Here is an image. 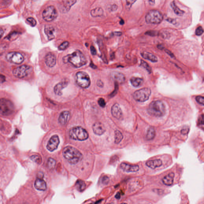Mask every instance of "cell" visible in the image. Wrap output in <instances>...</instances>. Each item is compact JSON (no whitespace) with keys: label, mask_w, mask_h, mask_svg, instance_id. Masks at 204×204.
<instances>
[{"label":"cell","mask_w":204,"mask_h":204,"mask_svg":"<svg viewBox=\"0 0 204 204\" xmlns=\"http://www.w3.org/2000/svg\"><path fill=\"white\" fill-rule=\"evenodd\" d=\"M19 33H16V32H13V33L11 34H10V35L8 36V38L9 40H11V39H13L14 37L16 38V37L19 35Z\"/></svg>","instance_id":"obj_43"},{"label":"cell","mask_w":204,"mask_h":204,"mask_svg":"<svg viewBox=\"0 0 204 204\" xmlns=\"http://www.w3.org/2000/svg\"><path fill=\"white\" fill-rule=\"evenodd\" d=\"M70 137L75 140L84 141L88 138L89 135L87 131L80 126L75 127L69 131Z\"/></svg>","instance_id":"obj_4"},{"label":"cell","mask_w":204,"mask_h":204,"mask_svg":"<svg viewBox=\"0 0 204 204\" xmlns=\"http://www.w3.org/2000/svg\"><path fill=\"white\" fill-rule=\"evenodd\" d=\"M120 168L124 171L127 173L136 172L139 169V167L138 165H133L125 163H122L120 165Z\"/></svg>","instance_id":"obj_14"},{"label":"cell","mask_w":204,"mask_h":204,"mask_svg":"<svg viewBox=\"0 0 204 204\" xmlns=\"http://www.w3.org/2000/svg\"><path fill=\"white\" fill-rule=\"evenodd\" d=\"M70 118V113L68 111H64L61 113L59 117V122L63 125L67 124Z\"/></svg>","instance_id":"obj_21"},{"label":"cell","mask_w":204,"mask_h":204,"mask_svg":"<svg viewBox=\"0 0 204 204\" xmlns=\"http://www.w3.org/2000/svg\"><path fill=\"white\" fill-rule=\"evenodd\" d=\"M0 32H1V38L2 37V36H3V34H4V32L3 30H2V29H1V31H0Z\"/></svg>","instance_id":"obj_57"},{"label":"cell","mask_w":204,"mask_h":204,"mask_svg":"<svg viewBox=\"0 0 204 204\" xmlns=\"http://www.w3.org/2000/svg\"><path fill=\"white\" fill-rule=\"evenodd\" d=\"M141 55L143 58L149 60L153 62H157V58L156 55H154L151 53L147 52H143L141 54Z\"/></svg>","instance_id":"obj_24"},{"label":"cell","mask_w":204,"mask_h":204,"mask_svg":"<svg viewBox=\"0 0 204 204\" xmlns=\"http://www.w3.org/2000/svg\"><path fill=\"white\" fill-rule=\"evenodd\" d=\"M8 61L16 64H20L24 62V57L19 52H11L8 53L6 56Z\"/></svg>","instance_id":"obj_11"},{"label":"cell","mask_w":204,"mask_h":204,"mask_svg":"<svg viewBox=\"0 0 204 204\" xmlns=\"http://www.w3.org/2000/svg\"><path fill=\"white\" fill-rule=\"evenodd\" d=\"M63 62H69L73 66L79 68L87 63V60L84 55L80 50H77L72 54L63 57Z\"/></svg>","instance_id":"obj_1"},{"label":"cell","mask_w":204,"mask_h":204,"mask_svg":"<svg viewBox=\"0 0 204 204\" xmlns=\"http://www.w3.org/2000/svg\"><path fill=\"white\" fill-rule=\"evenodd\" d=\"M197 124L198 128L204 131V114H201L199 116Z\"/></svg>","instance_id":"obj_32"},{"label":"cell","mask_w":204,"mask_h":204,"mask_svg":"<svg viewBox=\"0 0 204 204\" xmlns=\"http://www.w3.org/2000/svg\"><path fill=\"white\" fill-rule=\"evenodd\" d=\"M163 19L162 14L157 10L150 11L146 15L145 20L147 23L157 24L160 23Z\"/></svg>","instance_id":"obj_5"},{"label":"cell","mask_w":204,"mask_h":204,"mask_svg":"<svg viewBox=\"0 0 204 204\" xmlns=\"http://www.w3.org/2000/svg\"><path fill=\"white\" fill-rule=\"evenodd\" d=\"M195 99L198 103L204 106V97L201 96H198L196 97Z\"/></svg>","instance_id":"obj_38"},{"label":"cell","mask_w":204,"mask_h":204,"mask_svg":"<svg viewBox=\"0 0 204 204\" xmlns=\"http://www.w3.org/2000/svg\"><path fill=\"white\" fill-rule=\"evenodd\" d=\"M77 2V0H64L63 2V6L64 10L66 11H69L71 7Z\"/></svg>","instance_id":"obj_26"},{"label":"cell","mask_w":204,"mask_h":204,"mask_svg":"<svg viewBox=\"0 0 204 204\" xmlns=\"http://www.w3.org/2000/svg\"><path fill=\"white\" fill-rule=\"evenodd\" d=\"M45 62L47 66L49 67H53L56 64V57L52 53H48L45 58Z\"/></svg>","instance_id":"obj_17"},{"label":"cell","mask_w":204,"mask_h":204,"mask_svg":"<svg viewBox=\"0 0 204 204\" xmlns=\"http://www.w3.org/2000/svg\"><path fill=\"white\" fill-rule=\"evenodd\" d=\"M123 138V136L122 133L118 131L117 130L114 132V142L116 144H118L121 142Z\"/></svg>","instance_id":"obj_29"},{"label":"cell","mask_w":204,"mask_h":204,"mask_svg":"<svg viewBox=\"0 0 204 204\" xmlns=\"http://www.w3.org/2000/svg\"><path fill=\"white\" fill-rule=\"evenodd\" d=\"M98 104L101 107L104 108L106 105V102L105 101V99L103 98H100L98 100Z\"/></svg>","instance_id":"obj_39"},{"label":"cell","mask_w":204,"mask_h":204,"mask_svg":"<svg viewBox=\"0 0 204 204\" xmlns=\"http://www.w3.org/2000/svg\"><path fill=\"white\" fill-rule=\"evenodd\" d=\"M109 179L108 177L106 176H105L103 177L102 180L103 184H104V185H107L109 183Z\"/></svg>","instance_id":"obj_42"},{"label":"cell","mask_w":204,"mask_h":204,"mask_svg":"<svg viewBox=\"0 0 204 204\" xmlns=\"http://www.w3.org/2000/svg\"><path fill=\"white\" fill-rule=\"evenodd\" d=\"M163 164V161L161 159H156L148 161L146 163V165L152 169L160 168Z\"/></svg>","instance_id":"obj_20"},{"label":"cell","mask_w":204,"mask_h":204,"mask_svg":"<svg viewBox=\"0 0 204 204\" xmlns=\"http://www.w3.org/2000/svg\"><path fill=\"white\" fill-rule=\"evenodd\" d=\"M146 34L149 35V36H157L158 34V33L156 31H154V30H151V31H147L146 33Z\"/></svg>","instance_id":"obj_41"},{"label":"cell","mask_w":204,"mask_h":204,"mask_svg":"<svg viewBox=\"0 0 204 204\" xmlns=\"http://www.w3.org/2000/svg\"><path fill=\"white\" fill-rule=\"evenodd\" d=\"M115 197H116V198H117V199H120V193L118 192V193H117L116 196H115Z\"/></svg>","instance_id":"obj_52"},{"label":"cell","mask_w":204,"mask_h":204,"mask_svg":"<svg viewBox=\"0 0 204 204\" xmlns=\"http://www.w3.org/2000/svg\"><path fill=\"white\" fill-rule=\"evenodd\" d=\"M156 136V131L154 128L150 127L148 128L147 132V140H152L154 139Z\"/></svg>","instance_id":"obj_28"},{"label":"cell","mask_w":204,"mask_h":204,"mask_svg":"<svg viewBox=\"0 0 204 204\" xmlns=\"http://www.w3.org/2000/svg\"><path fill=\"white\" fill-rule=\"evenodd\" d=\"M111 113L114 117L118 120L122 119L123 116L122 110L118 103H115L111 108Z\"/></svg>","instance_id":"obj_16"},{"label":"cell","mask_w":204,"mask_h":204,"mask_svg":"<svg viewBox=\"0 0 204 204\" xmlns=\"http://www.w3.org/2000/svg\"><path fill=\"white\" fill-rule=\"evenodd\" d=\"M69 43L68 41H65L63 42L59 46L58 49L59 50H64L66 49L68 46H69Z\"/></svg>","instance_id":"obj_35"},{"label":"cell","mask_w":204,"mask_h":204,"mask_svg":"<svg viewBox=\"0 0 204 204\" xmlns=\"http://www.w3.org/2000/svg\"><path fill=\"white\" fill-rule=\"evenodd\" d=\"M141 66L144 67L149 73H151L152 70L151 67H150L149 64L143 60H141Z\"/></svg>","instance_id":"obj_34"},{"label":"cell","mask_w":204,"mask_h":204,"mask_svg":"<svg viewBox=\"0 0 204 204\" xmlns=\"http://www.w3.org/2000/svg\"><path fill=\"white\" fill-rule=\"evenodd\" d=\"M42 17L46 22H51L54 20L58 15L57 10L54 6L47 7L42 13Z\"/></svg>","instance_id":"obj_9"},{"label":"cell","mask_w":204,"mask_h":204,"mask_svg":"<svg viewBox=\"0 0 204 204\" xmlns=\"http://www.w3.org/2000/svg\"><path fill=\"white\" fill-rule=\"evenodd\" d=\"M149 4L151 6H153L155 4V0H149Z\"/></svg>","instance_id":"obj_51"},{"label":"cell","mask_w":204,"mask_h":204,"mask_svg":"<svg viewBox=\"0 0 204 204\" xmlns=\"http://www.w3.org/2000/svg\"><path fill=\"white\" fill-rule=\"evenodd\" d=\"M157 48L160 49H162L164 48V47L161 45H157Z\"/></svg>","instance_id":"obj_56"},{"label":"cell","mask_w":204,"mask_h":204,"mask_svg":"<svg viewBox=\"0 0 204 204\" xmlns=\"http://www.w3.org/2000/svg\"><path fill=\"white\" fill-rule=\"evenodd\" d=\"M27 21L30 24L31 26H33V27H34L36 25V21L34 18H32V17L28 18L27 19Z\"/></svg>","instance_id":"obj_37"},{"label":"cell","mask_w":204,"mask_h":204,"mask_svg":"<svg viewBox=\"0 0 204 204\" xmlns=\"http://www.w3.org/2000/svg\"><path fill=\"white\" fill-rule=\"evenodd\" d=\"M54 28L52 25H46L45 26L44 32L49 40H53L55 38Z\"/></svg>","instance_id":"obj_22"},{"label":"cell","mask_w":204,"mask_h":204,"mask_svg":"<svg viewBox=\"0 0 204 204\" xmlns=\"http://www.w3.org/2000/svg\"><path fill=\"white\" fill-rule=\"evenodd\" d=\"M115 35H117V36H121V35L122 34V33L121 32H115Z\"/></svg>","instance_id":"obj_55"},{"label":"cell","mask_w":204,"mask_h":204,"mask_svg":"<svg viewBox=\"0 0 204 204\" xmlns=\"http://www.w3.org/2000/svg\"><path fill=\"white\" fill-rule=\"evenodd\" d=\"M148 113L153 117H161L166 113L165 105L160 100H154L151 103L147 109Z\"/></svg>","instance_id":"obj_3"},{"label":"cell","mask_w":204,"mask_h":204,"mask_svg":"<svg viewBox=\"0 0 204 204\" xmlns=\"http://www.w3.org/2000/svg\"><path fill=\"white\" fill-rule=\"evenodd\" d=\"M93 132L98 136H101L106 132L105 127L103 124L100 122H96L92 126Z\"/></svg>","instance_id":"obj_15"},{"label":"cell","mask_w":204,"mask_h":204,"mask_svg":"<svg viewBox=\"0 0 204 204\" xmlns=\"http://www.w3.org/2000/svg\"><path fill=\"white\" fill-rule=\"evenodd\" d=\"M165 51L167 52V54H168L170 56H171L172 57H173V55L171 53V52H170V51H169L168 49H166V50H165Z\"/></svg>","instance_id":"obj_53"},{"label":"cell","mask_w":204,"mask_h":204,"mask_svg":"<svg viewBox=\"0 0 204 204\" xmlns=\"http://www.w3.org/2000/svg\"><path fill=\"white\" fill-rule=\"evenodd\" d=\"M103 14V11L100 7H97L92 9L91 11V15L92 17H100Z\"/></svg>","instance_id":"obj_27"},{"label":"cell","mask_w":204,"mask_h":204,"mask_svg":"<svg viewBox=\"0 0 204 204\" xmlns=\"http://www.w3.org/2000/svg\"><path fill=\"white\" fill-rule=\"evenodd\" d=\"M31 159L37 163H39L41 161V160H38V159H41L40 157H39L38 156H33L31 157Z\"/></svg>","instance_id":"obj_44"},{"label":"cell","mask_w":204,"mask_h":204,"mask_svg":"<svg viewBox=\"0 0 204 204\" xmlns=\"http://www.w3.org/2000/svg\"><path fill=\"white\" fill-rule=\"evenodd\" d=\"M76 84L83 88L89 87L91 84V80L88 75L85 72L79 71L75 75Z\"/></svg>","instance_id":"obj_6"},{"label":"cell","mask_w":204,"mask_h":204,"mask_svg":"<svg viewBox=\"0 0 204 204\" xmlns=\"http://www.w3.org/2000/svg\"><path fill=\"white\" fill-rule=\"evenodd\" d=\"M75 186L77 190L80 192L84 191L86 187V184L85 183L81 180H77L76 182Z\"/></svg>","instance_id":"obj_30"},{"label":"cell","mask_w":204,"mask_h":204,"mask_svg":"<svg viewBox=\"0 0 204 204\" xmlns=\"http://www.w3.org/2000/svg\"><path fill=\"white\" fill-rule=\"evenodd\" d=\"M171 6L172 9H173L175 13L178 15L182 16L184 14V12L183 11L180 10L179 8L178 7L176 4L175 3L174 1L172 2L171 3Z\"/></svg>","instance_id":"obj_31"},{"label":"cell","mask_w":204,"mask_h":204,"mask_svg":"<svg viewBox=\"0 0 204 204\" xmlns=\"http://www.w3.org/2000/svg\"><path fill=\"white\" fill-rule=\"evenodd\" d=\"M151 94V91L148 88H143L137 90L133 94L134 99L140 102L146 101L149 99Z\"/></svg>","instance_id":"obj_7"},{"label":"cell","mask_w":204,"mask_h":204,"mask_svg":"<svg viewBox=\"0 0 204 204\" xmlns=\"http://www.w3.org/2000/svg\"><path fill=\"white\" fill-rule=\"evenodd\" d=\"M68 81H63L56 84L54 87V92L57 95L61 96L62 95V91L68 84Z\"/></svg>","instance_id":"obj_18"},{"label":"cell","mask_w":204,"mask_h":204,"mask_svg":"<svg viewBox=\"0 0 204 204\" xmlns=\"http://www.w3.org/2000/svg\"><path fill=\"white\" fill-rule=\"evenodd\" d=\"M90 66H91V67L92 68H93V69H96V67H96V66H95L92 63H91V64H90Z\"/></svg>","instance_id":"obj_54"},{"label":"cell","mask_w":204,"mask_h":204,"mask_svg":"<svg viewBox=\"0 0 204 204\" xmlns=\"http://www.w3.org/2000/svg\"><path fill=\"white\" fill-rule=\"evenodd\" d=\"M116 83H117V84H115V90H114V91L113 92V93H112V94L110 95L111 97L114 96L117 93L118 89V83H117V82H116Z\"/></svg>","instance_id":"obj_46"},{"label":"cell","mask_w":204,"mask_h":204,"mask_svg":"<svg viewBox=\"0 0 204 204\" xmlns=\"http://www.w3.org/2000/svg\"><path fill=\"white\" fill-rule=\"evenodd\" d=\"M63 155L64 158L71 164H75L82 160L83 156L78 150L70 146L63 149Z\"/></svg>","instance_id":"obj_2"},{"label":"cell","mask_w":204,"mask_h":204,"mask_svg":"<svg viewBox=\"0 0 204 204\" xmlns=\"http://www.w3.org/2000/svg\"><path fill=\"white\" fill-rule=\"evenodd\" d=\"M97 85L100 87H103V83L100 80H99L97 81Z\"/></svg>","instance_id":"obj_48"},{"label":"cell","mask_w":204,"mask_h":204,"mask_svg":"<svg viewBox=\"0 0 204 204\" xmlns=\"http://www.w3.org/2000/svg\"><path fill=\"white\" fill-rule=\"evenodd\" d=\"M34 186L37 189L40 191H45L47 188L46 182L42 179L38 178L36 180Z\"/></svg>","instance_id":"obj_23"},{"label":"cell","mask_w":204,"mask_h":204,"mask_svg":"<svg viewBox=\"0 0 204 204\" xmlns=\"http://www.w3.org/2000/svg\"><path fill=\"white\" fill-rule=\"evenodd\" d=\"M59 143V139L58 136L55 135L53 136L49 139L48 144L47 148L50 151H53L58 148Z\"/></svg>","instance_id":"obj_13"},{"label":"cell","mask_w":204,"mask_h":204,"mask_svg":"<svg viewBox=\"0 0 204 204\" xmlns=\"http://www.w3.org/2000/svg\"><path fill=\"white\" fill-rule=\"evenodd\" d=\"M1 113L3 115L10 114L14 110V105L11 100L6 99H1L0 101Z\"/></svg>","instance_id":"obj_8"},{"label":"cell","mask_w":204,"mask_h":204,"mask_svg":"<svg viewBox=\"0 0 204 204\" xmlns=\"http://www.w3.org/2000/svg\"><path fill=\"white\" fill-rule=\"evenodd\" d=\"M130 81L132 86L135 87H140L143 83V80L142 78L134 77L131 78Z\"/></svg>","instance_id":"obj_25"},{"label":"cell","mask_w":204,"mask_h":204,"mask_svg":"<svg viewBox=\"0 0 204 204\" xmlns=\"http://www.w3.org/2000/svg\"><path fill=\"white\" fill-rule=\"evenodd\" d=\"M91 53L92 55H95L96 54V51L95 47L93 46H91L90 47Z\"/></svg>","instance_id":"obj_47"},{"label":"cell","mask_w":204,"mask_h":204,"mask_svg":"<svg viewBox=\"0 0 204 204\" xmlns=\"http://www.w3.org/2000/svg\"><path fill=\"white\" fill-rule=\"evenodd\" d=\"M198 158L201 162H204V144L199 150Z\"/></svg>","instance_id":"obj_33"},{"label":"cell","mask_w":204,"mask_h":204,"mask_svg":"<svg viewBox=\"0 0 204 204\" xmlns=\"http://www.w3.org/2000/svg\"><path fill=\"white\" fill-rule=\"evenodd\" d=\"M110 76L111 78L117 83L122 84L125 81V76L122 73L114 71L111 73Z\"/></svg>","instance_id":"obj_19"},{"label":"cell","mask_w":204,"mask_h":204,"mask_svg":"<svg viewBox=\"0 0 204 204\" xmlns=\"http://www.w3.org/2000/svg\"><path fill=\"white\" fill-rule=\"evenodd\" d=\"M189 131V127L187 126H184L177 129V145L187 139Z\"/></svg>","instance_id":"obj_12"},{"label":"cell","mask_w":204,"mask_h":204,"mask_svg":"<svg viewBox=\"0 0 204 204\" xmlns=\"http://www.w3.org/2000/svg\"><path fill=\"white\" fill-rule=\"evenodd\" d=\"M204 30L201 26H199L196 30L195 34L197 36H201L203 34Z\"/></svg>","instance_id":"obj_40"},{"label":"cell","mask_w":204,"mask_h":204,"mask_svg":"<svg viewBox=\"0 0 204 204\" xmlns=\"http://www.w3.org/2000/svg\"><path fill=\"white\" fill-rule=\"evenodd\" d=\"M137 0H126V4L129 7H131L132 4L136 2Z\"/></svg>","instance_id":"obj_45"},{"label":"cell","mask_w":204,"mask_h":204,"mask_svg":"<svg viewBox=\"0 0 204 204\" xmlns=\"http://www.w3.org/2000/svg\"><path fill=\"white\" fill-rule=\"evenodd\" d=\"M31 69V67L27 65L20 66L13 70L12 73L17 78H23L29 75Z\"/></svg>","instance_id":"obj_10"},{"label":"cell","mask_w":204,"mask_h":204,"mask_svg":"<svg viewBox=\"0 0 204 204\" xmlns=\"http://www.w3.org/2000/svg\"><path fill=\"white\" fill-rule=\"evenodd\" d=\"M120 24H121V25H123V24H124V20H121L120 21Z\"/></svg>","instance_id":"obj_58"},{"label":"cell","mask_w":204,"mask_h":204,"mask_svg":"<svg viewBox=\"0 0 204 204\" xmlns=\"http://www.w3.org/2000/svg\"><path fill=\"white\" fill-rule=\"evenodd\" d=\"M49 168L50 169L54 168L55 164V161L54 159L50 158L48 160Z\"/></svg>","instance_id":"obj_36"},{"label":"cell","mask_w":204,"mask_h":204,"mask_svg":"<svg viewBox=\"0 0 204 204\" xmlns=\"http://www.w3.org/2000/svg\"><path fill=\"white\" fill-rule=\"evenodd\" d=\"M5 77L3 75H1V77H0V81H1V84L3 83L5 81Z\"/></svg>","instance_id":"obj_49"},{"label":"cell","mask_w":204,"mask_h":204,"mask_svg":"<svg viewBox=\"0 0 204 204\" xmlns=\"http://www.w3.org/2000/svg\"><path fill=\"white\" fill-rule=\"evenodd\" d=\"M118 7L116 4H113L111 6V10L112 11H115L117 9Z\"/></svg>","instance_id":"obj_50"}]
</instances>
